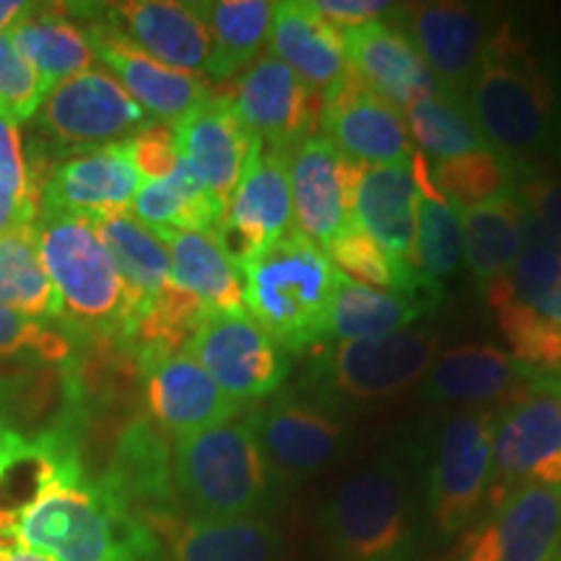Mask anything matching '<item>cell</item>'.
<instances>
[{
	"label": "cell",
	"mask_w": 561,
	"mask_h": 561,
	"mask_svg": "<svg viewBox=\"0 0 561 561\" xmlns=\"http://www.w3.org/2000/svg\"><path fill=\"white\" fill-rule=\"evenodd\" d=\"M16 543L47 561H167L159 538L87 473L68 430H60L50 473L21 512Z\"/></svg>",
	"instance_id": "obj_1"
},
{
	"label": "cell",
	"mask_w": 561,
	"mask_h": 561,
	"mask_svg": "<svg viewBox=\"0 0 561 561\" xmlns=\"http://www.w3.org/2000/svg\"><path fill=\"white\" fill-rule=\"evenodd\" d=\"M466 110L491 149L515 164L561 161L559 73L512 26L491 32Z\"/></svg>",
	"instance_id": "obj_2"
},
{
	"label": "cell",
	"mask_w": 561,
	"mask_h": 561,
	"mask_svg": "<svg viewBox=\"0 0 561 561\" xmlns=\"http://www.w3.org/2000/svg\"><path fill=\"white\" fill-rule=\"evenodd\" d=\"M42 263L62 305L68 333L130 339L133 307L121 273L83 214L39 210L32 224Z\"/></svg>",
	"instance_id": "obj_3"
},
{
	"label": "cell",
	"mask_w": 561,
	"mask_h": 561,
	"mask_svg": "<svg viewBox=\"0 0 561 561\" xmlns=\"http://www.w3.org/2000/svg\"><path fill=\"white\" fill-rule=\"evenodd\" d=\"M174 489L185 515L201 520L261 517L273 473L250 419H231L174 439Z\"/></svg>",
	"instance_id": "obj_4"
},
{
	"label": "cell",
	"mask_w": 561,
	"mask_h": 561,
	"mask_svg": "<svg viewBox=\"0 0 561 561\" xmlns=\"http://www.w3.org/2000/svg\"><path fill=\"white\" fill-rule=\"evenodd\" d=\"M244 310L284 351L325 339L335 271L325 250L297 229L240 265Z\"/></svg>",
	"instance_id": "obj_5"
},
{
	"label": "cell",
	"mask_w": 561,
	"mask_h": 561,
	"mask_svg": "<svg viewBox=\"0 0 561 561\" xmlns=\"http://www.w3.org/2000/svg\"><path fill=\"white\" fill-rule=\"evenodd\" d=\"M322 523L341 561H409L413 512L401 466L375 460L348 476L328 502Z\"/></svg>",
	"instance_id": "obj_6"
},
{
	"label": "cell",
	"mask_w": 561,
	"mask_h": 561,
	"mask_svg": "<svg viewBox=\"0 0 561 561\" xmlns=\"http://www.w3.org/2000/svg\"><path fill=\"white\" fill-rule=\"evenodd\" d=\"M525 486H561V390L530 392L494 416L489 510Z\"/></svg>",
	"instance_id": "obj_7"
},
{
	"label": "cell",
	"mask_w": 561,
	"mask_h": 561,
	"mask_svg": "<svg viewBox=\"0 0 561 561\" xmlns=\"http://www.w3.org/2000/svg\"><path fill=\"white\" fill-rule=\"evenodd\" d=\"M439 335L430 328L346 341L322 362V382L331 392L356 403L388 401L424 380L437 359Z\"/></svg>",
	"instance_id": "obj_8"
},
{
	"label": "cell",
	"mask_w": 561,
	"mask_h": 561,
	"mask_svg": "<svg viewBox=\"0 0 561 561\" xmlns=\"http://www.w3.org/2000/svg\"><path fill=\"white\" fill-rule=\"evenodd\" d=\"M37 125L62 149H100L133 138L151 125V117L110 73L91 68L47 91Z\"/></svg>",
	"instance_id": "obj_9"
},
{
	"label": "cell",
	"mask_w": 561,
	"mask_h": 561,
	"mask_svg": "<svg viewBox=\"0 0 561 561\" xmlns=\"http://www.w3.org/2000/svg\"><path fill=\"white\" fill-rule=\"evenodd\" d=\"M185 354L237 405L271 396L289 375L286 351L248 312L208 314L185 343Z\"/></svg>",
	"instance_id": "obj_10"
},
{
	"label": "cell",
	"mask_w": 561,
	"mask_h": 561,
	"mask_svg": "<svg viewBox=\"0 0 561 561\" xmlns=\"http://www.w3.org/2000/svg\"><path fill=\"white\" fill-rule=\"evenodd\" d=\"M491 411H460L445 421L430 473V517L442 538L458 536L486 500Z\"/></svg>",
	"instance_id": "obj_11"
},
{
	"label": "cell",
	"mask_w": 561,
	"mask_h": 561,
	"mask_svg": "<svg viewBox=\"0 0 561 561\" xmlns=\"http://www.w3.org/2000/svg\"><path fill=\"white\" fill-rule=\"evenodd\" d=\"M294 229L289 153L273 151L252 138L250 159L227 203L216 240L237 268L250 263Z\"/></svg>",
	"instance_id": "obj_12"
},
{
	"label": "cell",
	"mask_w": 561,
	"mask_h": 561,
	"mask_svg": "<svg viewBox=\"0 0 561 561\" xmlns=\"http://www.w3.org/2000/svg\"><path fill=\"white\" fill-rule=\"evenodd\" d=\"M229 100L250 136L280 153L310 138L322 115L320 91L271 55L242 70Z\"/></svg>",
	"instance_id": "obj_13"
},
{
	"label": "cell",
	"mask_w": 561,
	"mask_h": 561,
	"mask_svg": "<svg viewBox=\"0 0 561 561\" xmlns=\"http://www.w3.org/2000/svg\"><path fill=\"white\" fill-rule=\"evenodd\" d=\"M362 167L318 133L289 153L294 219L301 234L318 248H328L335 237L354 227V195Z\"/></svg>",
	"instance_id": "obj_14"
},
{
	"label": "cell",
	"mask_w": 561,
	"mask_h": 561,
	"mask_svg": "<svg viewBox=\"0 0 561 561\" xmlns=\"http://www.w3.org/2000/svg\"><path fill=\"white\" fill-rule=\"evenodd\" d=\"M561 486H525L466 533L458 561H559Z\"/></svg>",
	"instance_id": "obj_15"
},
{
	"label": "cell",
	"mask_w": 561,
	"mask_h": 561,
	"mask_svg": "<svg viewBox=\"0 0 561 561\" xmlns=\"http://www.w3.org/2000/svg\"><path fill=\"white\" fill-rule=\"evenodd\" d=\"M248 419L271 473L280 479H310L346 450V424L331 409L312 401L278 398Z\"/></svg>",
	"instance_id": "obj_16"
},
{
	"label": "cell",
	"mask_w": 561,
	"mask_h": 561,
	"mask_svg": "<svg viewBox=\"0 0 561 561\" xmlns=\"http://www.w3.org/2000/svg\"><path fill=\"white\" fill-rule=\"evenodd\" d=\"M405 21V34L424 58L439 94L466 107L468 89L491 39L486 13L466 3H419L411 5Z\"/></svg>",
	"instance_id": "obj_17"
},
{
	"label": "cell",
	"mask_w": 561,
	"mask_h": 561,
	"mask_svg": "<svg viewBox=\"0 0 561 561\" xmlns=\"http://www.w3.org/2000/svg\"><path fill=\"white\" fill-rule=\"evenodd\" d=\"M320 125L335 149L356 164H401L413 157L405 117L371 94L351 70L322 96Z\"/></svg>",
	"instance_id": "obj_18"
},
{
	"label": "cell",
	"mask_w": 561,
	"mask_h": 561,
	"mask_svg": "<svg viewBox=\"0 0 561 561\" xmlns=\"http://www.w3.org/2000/svg\"><path fill=\"white\" fill-rule=\"evenodd\" d=\"M96 479L149 530L182 512L174 489L172 447L149 416L133 419L125 426L110 455L107 471Z\"/></svg>",
	"instance_id": "obj_19"
},
{
	"label": "cell",
	"mask_w": 561,
	"mask_h": 561,
	"mask_svg": "<svg viewBox=\"0 0 561 561\" xmlns=\"http://www.w3.org/2000/svg\"><path fill=\"white\" fill-rule=\"evenodd\" d=\"M130 45L151 55L164 66L185 70V73H208L214 47L206 24L193 3L174 0H128V3H107L94 11Z\"/></svg>",
	"instance_id": "obj_20"
},
{
	"label": "cell",
	"mask_w": 561,
	"mask_h": 561,
	"mask_svg": "<svg viewBox=\"0 0 561 561\" xmlns=\"http://www.w3.org/2000/svg\"><path fill=\"white\" fill-rule=\"evenodd\" d=\"M87 34L94 47V58L110 68L112 79L121 83L153 121L180 123L182 117L210 100L208 83L201 76L153 60L110 26L91 24Z\"/></svg>",
	"instance_id": "obj_21"
},
{
	"label": "cell",
	"mask_w": 561,
	"mask_h": 561,
	"mask_svg": "<svg viewBox=\"0 0 561 561\" xmlns=\"http://www.w3.org/2000/svg\"><path fill=\"white\" fill-rule=\"evenodd\" d=\"M140 174L123 144L100 146L62 159L39 187V210L102 216L133 208Z\"/></svg>",
	"instance_id": "obj_22"
},
{
	"label": "cell",
	"mask_w": 561,
	"mask_h": 561,
	"mask_svg": "<svg viewBox=\"0 0 561 561\" xmlns=\"http://www.w3.org/2000/svg\"><path fill=\"white\" fill-rule=\"evenodd\" d=\"M341 37L351 73L390 107L401 112L437 94V83L405 30L380 19L341 32Z\"/></svg>",
	"instance_id": "obj_23"
},
{
	"label": "cell",
	"mask_w": 561,
	"mask_h": 561,
	"mask_svg": "<svg viewBox=\"0 0 561 561\" xmlns=\"http://www.w3.org/2000/svg\"><path fill=\"white\" fill-rule=\"evenodd\" d=\"M178 157L191 167L206 191L227 208L244 164L250 159L252 136L244 128L229 96H210L191 115L174 123Z\"/></svg>",
	"instance_id": "obj_24"
},
{
	"label": "cell",
	"mask_w": 561,
	"mask_h": 561,
	"mask_svg": "<svg viewBox=\"0 0 561 561\" xmlns=\"http://www.w3.org/2000/svg\"><path fill=\"white\" fill-rule=\"evenodd\" d=\"M144 375L149 419L174 439L219 426L240 411L185 351L149 364Z\"/></svg>",
	"instance_id": "obj_25"
},
{
	"label": "cell",
	"mask_w": 561,
	"mask_h": 561,
	"mask_svg": "<svg viewBox=\"0 0 561 561\" xmlns=\"http://www.w3.org/2000/svg\"><path fill=\"white\" fill-rule=\"evenodd\" d=\"M424 398L439 403L486 405L538 392L507 351L491 343H468L442 351L421 380Z\"/></svg>",
	"instance_id": "obj_26"
},
{
	"label": "cell",
	"mask_w": 561,
	"mask_h": 561,
	"mask_svg": "<svg viewBox=\"0 0 561 561\" xmlns=\"http://www.w3.org/2000/svg\"><path fill=\"white\" fill-rule=\"evenodd\" d=\"M167 561H280L284 536L265 517L201 520L185 512L151 528Z\"/></svg>",
	"instance_id": "obj_27"
},
{
	"label": "cell",
	"mask_w": 561,
	"mask_h": 561,
	"mask_svg": "<svg viewBox=\"0 0 561 561\" xmlns=\"http://www.w3.org/2000/svg\"><path fill=\"white\" fill-rule=\"evenodd\" d=\"M268 53L289 66L301 81L325 96L346 76L348 62L343 53L341 30L312 9L310 0L276 3L268 34Z\"/></svg>",
	"instance_id": "obj_28"
},
{
	"label": "cell",
	"mask_w": 561,
	"mask_h": 561,
	"mask_svg": "<svg viewBox=\"0 0 561 561\" xmlns=\"http://www.w3.org/2000/svg\"><path fill=\"white\" fill-rule=\"evenodd\" d=\"M416 201L419 187L411 159L401 164L362 167L354 195V224L390 257L411 265Z\"/></svg>",
	"instance_id": "obj_29"
},
{
	"label": "cell",
	"mask_w": 561,
	"mask_h": 561,
	"mask_svg": "<svg viewBox=\"0 0 561 561\" xmlns=\"http://www.w3.org/2000/svg\"><path fill=\"white\" fill-rule=\"evenodd\" d=\"M170 250L172 284L187 291L206 314H244L242 273L214 234L153 229Z\"/></svg>",
	"instance_id": "obj_30"
},
{
	"label": "cell",
	"mask_w": 561,
	"mask_h": 561,
	"mask_svg": "<svg viewBox=\"0 0 561 561\" xmlns=\"http://www.w3.org/2000/svg\"><path fill=\"white\" fill-rule=\"evenodd\" d=\"M89 219L128 289L133 328H136L140 314L149 310L172 280L170 250L157 231L140 224L128 210L89 216Z\"/></svg>",
	"instance_id": "obj_31"
},
{
	"label": "cell",
	"mask_w": 561,
	"mask_h": 561,
	"mask_svg": "<svg viewBox=\"0 0 561 561\" xmlns=\"http://www.w3.org/2000/svg\"><path fill=\"white\" fill-rule=\"evenodd\" d=\"M413 174H416V234H413L411 265L419 278L439 294V284L458 273L462 263V227L460 214L434 185L430 159L413 151Z\"/></svg>",
	"instance_id": "obj_32"
},
{
	"label": "cell",
	"mask_w": 561,
	"mask_h": 561,
	"mask_svg": "<svg viewBox=\"0 0 561 561\" xmlns=\"http://www.w3.org/2000/svg\"><path fill=\"white\" fill-rule=\"evenodd\" d=\"M206 24L214 58L208 79L227 81L261 58L268 45L276 3L271 0H208L193 3Z\"/></svg>",
	"instance_id": "obj_33"
},
{
	"label": "cell",
	"mask_w": 561,
	"mask_h": 561,
	"mask_svg": "<svg viewBox=\"0 0 561 561\" xmlns=\"http://www.w3.org/2000/svg\"><path fill=\"white\" fill-rule=\"evenodd\" d=\"M462 261L471 268L481 291L507 276L520 257L523 234V206L515 193L481 203V206L462 208Z\"/></svg>",
	"instance_id": "obj_34"
},
{
	"label": "cell",
	"mask_w": 561,
	"mask_h": 561,
	"mask_svg": "<svg viewBox=\"0 0 561 561\" xmlns=\"http://www.w3.org/2000/svg\"><path fill=\"white\" fill-rule=\"evenodd\" d=\"M9 37L37 70L47 91L55 83L91 70V62L96 60L87 30L73 24L62 11H47L39 3H34V9L13 26Z\"/></svg>",
	"instance_id": "obj_35"
},
{
	"label": "cell",
	"mask_w": 561,
	"mask_h": 561,
	"mask_svg": "<svg viewBox=\"0 0 561 561\" xmlns=\"http://www.w3.org/2000/svg\"><path fill=\"white\" fill-rule=\"evenodd\" d=\"M426 310H432L430 301L371 289L359 280L346 278L343 273H335L325 339H339L343 343L377 339V335L403 331Z\"/></svg>",
	"instance_id": "obj_36"
},
{
	"label": "cell",
	"mask_w": 561,
	"mask_h": 561,
	"mask_svg": "<svg viewBox=\"0 0 561 561\" xmlns=\"http://www.w3.org/2000/svg\"><path fill=\"white\" fill-rule=\"evenodd\" d=\"M133 214L149 229H178L216 234L227 208L206 191L185 161H178L172 174L140 182Z\"/></svg>",
	"instance_id": "obj_37"
},
{
	"label": "cell",
	"mask_w": 561,
	"mask_h": 561,
	"mask_svg": "<svg viewBox=\"0 0 561 561\" xmlns=\"http://www.w3.org/2000/svg\"><path fill=\"white\" fill-rule=\"evenodd\" d=\"M507 354L538 390H561V325L536 307L507 297H486Z\"/></svg>",
	"instance_id": "obj_38"
},
{
	"label": "cell",
	"mask_w": 561,
	"mask_h": 561,
	"mask_svg": "<svg viewBox=\"0 0 561 561\" xmlns=\"http://www.w3.org/2000/svg\"><path fill=\"white\" fill-rule=\"evenodd\" d=\"M0 305L32 320H62L58 289L42 263L32 224L0 237Z\"/></svg>",
	"instance_id": "obj_39"
},
{
	"label": "cell",
	"mask_w": 561,
	"mask_h": 561,
	"mask_svg": "<svg viewBox=\"0 0 561 561\" xmlns=\"http://www.w3.org/2000/svg\"><path fill=\"white\" fill-rule=\"evenodd\" d=\"M325 255L328 261L333 263V268H339V273H343V276L351 280H359V284L371 286V289L424 299L430 301L432 307L437 305L439 294L432 291L411 265L398 263L396 257H390L388 252L371 240L369 234H364L356 224L328 244Z\"/></svg>",
	"instance_id": "obj_40"
},
{
	"label": "cell",
	"mask_w": 561,
	"mask_h": 561,
	"mask_svg": "<svg viewBox=\"0 0 561 561\" xmlns=\"http://www.w3.org/2000/svg\"><path fill=\"white\" fill-rule=\"evenodd\" d=\"M430 170L442 195L462 210L515 193L517 180L528 167L515 164L494 149H483L460 159L437 161Z\"/></svg>",
	"instance_id": "obj_41"
},
{
	"label": "cell",
	"mask_w": 561,
	"mask_h": 561,
	"mask_svg": "<svg viewBox=\"0 0 561 561\" xmlns=\"http://www.w3.org/2000/svg\"><path fill=\"white\" fill-rule=\"evenodd\" d=\"M405 125H409L411 138L421 146V153L426 159L432 157L437 161H450L491 149L483 140L481 130L476 128L468 110L445 100L439 91L413 102L405 110Z\"/></svg>",
	"instance_id": "obj_42"
},
{
	"label": "cell",
	"mask_w": 561,
	"mask_h": 561,
	"mask_svg": "<svg viewBox=\"0 0 561 561\" xmlns=\"http://www.w3.org/2000/svg\"><path fill=\"white\" fill-rule=\"evenodd\" d=\"M73 339L55 322L32 320L0 305V362L34 359L42 364H66L73 354Z\"/></svg>",
	"instance_id": "obj_43"
},
{
	"label": "cell",
	"mask_w": 561,
	"mask_h": 561,
	"mask_svg": "<svg viewBox=\"0 0 561 561\" xmlns=\"http://www.w3.org/2000/svg\"><path fill=\"white\" fill-rule=\"evenodd\" d=\"M47 89L9 34H0V112L21 125L37 115Z\"/></svg>",
	"instance_id": "obj_44"
},
{
	"label": "cell",
	"mask_w": 561,
	"mask_h": 561,
	"mask_svg": "<svg viewBox=\"0 0 561 561\" xmlns=\"http://www.w3.org/2000/svg\"><path fill=\"white\" fill-rule=\"evenodd\" d=\"M0 191L30 214H39V187L24 144H21L19 125L0 112Z\"/></svg>",
	"instance_id": "obj_45"
},
{
	"label": "cell",
	"mask_w": 561,
	"mask_h": 561,
	"mask_svg": "<svg viewBox=\"0 0 561 561\" xmlns=\"http://www.w3.org/2000/svg\"><path fill=\"white\" fill-rule=\"evenodd\" d=\"M515 198L561 244V178L528 167L515 185Z\"/></svg>",
	"instance_id": "obj_46"
},
{
	"label": "cell",
	"mask_w": 561,
	"mask_h": 561,
	"mask_svg": "<svg viewBox=\"0 0 561 561\" xmlns=\"http://www.w3.org/2000/svg\"><path fill=\"white\" fill-rule=\"evenodd\" d=\"M128 157L140 174V180H161L178 167V144H174L172 128L161 123L146 125L136 136L125 140Z\"/></svg>",
	"instance_id": "obj_47"
},
{
	"label": "cell",
	"mask_w": 561,
	"mask_h": 561,
	"mask_svg": "<svg viewBox=\"0 0 561 561\" xmlns=\"http://www.w3.org/2000/svg\"><path fill=\"white\" fill-rule=\"evenodd\" d=\"M310 3L335 30L343 26V32L369 24V21H380L396 9L392 3H380V0H310Z\"/></svg>",
	"instance_id": "obj_48"
},
{
	"label": "cell",
	"mask_w": 561,
	"mask_h": 561,
	"mask_svg": "<svg viewBox=\"0 0 561 561\" xmlns=\"http://www.w3.org/2000/svg\"><path fill=\"white\" fill-rule=\"evenodd\" d=\"M32 447H34V439L24 437V434L11 424V419L0 411V468L11 466L13 460L24 458Z\"/></svg>",
	"instance_id": "obj_49"
},
{
	"label": "cell",
	"mask_w": 561,
	"mask_h": 561,
	"mask_svg": "<svg viewBox=\"0 0 561 561\" xmlns=\"http://www.w3.org/2000/svg\"><path fill=\"white\" fill-rule=\"evenodd\" d=\"M34 219H37V214H30V210L16 206L9 195L0 191V237L9 234L13 229L30 227Z\"/></svg>",
	"instance_id": "obj_50"
},
{
	"label": "cell",
	"mask_w": 561,
	"mask_h": 561,
	"mask_svg": "<svg viewBox=\"0 0 561 561\" xmlns=\"http://www.w3.org/2000/svg\"><path fill=\"white\" fill-rule=\"evenodd\" d=\"M3 561H47V559H42V557H37V553H32V551L16 549V551L11 553V557H5Z\"/></svg>",
	"instance_id": "obj_51"
},
{
	"label": "cell",
	"mask_w": 561,
	"mask_h": 561,
	"mask_svg": "<svg viewBox=\"0 0 561 561\" xmlns=\"http://www.w3.org/2000/svg\"><path fill=\"white\" fill-rule=\"evenodd\" d=\"M559 561H561V557H559Z\"/></svg>",
	"instance_id": "obj_52"
}]
</instances>
